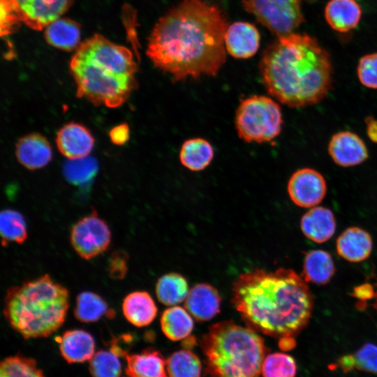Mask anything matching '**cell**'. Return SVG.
Wrapping results in <instances>:
<instances>
[{
  "mask_svg": "<svg viewBox=\"0 0 377 377\" xmlns=\"http://www.w3.org/2000/svg\"><path fill=\"white\" fill-rule=\"evenodd\" d=\"M227 17L205 0H181L154 25L147 55L174 81L216 75L226 60Z\"/></svg>",
  "mask_w": 377,
  "mask_h": 377,
  "instance_id": "cell-1",
  "label": "cell"
},
{
  "mask_svg": "<svg viewBox=\"0 0 377 377\" xmlns=\"http://www.w3.org/2000/svg\"><path fill=\"white\" fill-rule=\"evenodd\" d=\"M232 302L247 327L274 338L293 339L308 324L313 297L306 281L290 269H256L239 276Z\"/></svg>",
  "mask_w": 377,
  "mask_h": 377,
  "instance_id": "cell-2",
  "label": "cell"
},
{
  "mask_svg": "<svg viewBox=\"0 0 377 377\" xmlns=\"http://www.w3.org/2000/svg\"><path fill=\"white\" fill-rule=\"evenodd\" d=\"M259 71L267 92L290 108L317 104L332 87L330 56L307 34L277 37L263 51Z\"/></svg>",
  "mask_w": 377,
  "mask_h": 377,
  "instance_id": "cell-3",
  "label": "cell"
},
{
  "mask_svg": "<svg viewBox=\"0 0 377 377\" xmlns=\"http://www.w3.org/2000/svg\"><path fill=\"white\" fill-rule=\"evenodd\" d=\"M77 96L96 105L117 108L136 88L138 66L131 51L95 34L81 43L70 62Z\"/></svg>",
  "mask_w": 377,
  "mask_h": 377,
  "instance_id": "cell-4",
  "label": "cell"
},
{
  "mask_svg": "<svg viewBox=\"0 0 377 377\" xmlns=\"http://www.w3.org/2000/svg\"><path fill=\"white\" fill-rule=\"evenodd\" d=\"M69 292L49 274L10 286L3 313L11 327L24 339L47 337L64 324Z\"/></svg>",
  "mask_w": 377,
  "mask_h": 377,
  "instance_id": "cell-5",
  "label": "cell"
},
{
  "mask_svg": "<svg viewBox=\"0 0 377 377\" xmlns=\"http://www.w3.org/2000/svg\"><path fill=\"white\" fill-rule=\"evenodd\" d=\"M200 343L209 377H259L267 348L250 327L231 320L216 323Z\"/></svg>",
  "mask_w": 377,
  "mask_h": 377,
  "instance_id": "cell-6",
  "label": "cell"
},
{
  "mask_svg": "<svg viewBox=\"0 0 377 377\" xmlns=\"http://www.w3.org/2000/svg\"><path fill=\"white\" fill-rule=\"evenodd\" d=\"M282 124L280 105L266 96L246 98L236 110V130L239 137L246 142L272 141L280 134Z\"/></svg>",
  "mask_w": 377,
  "mask_h": 377,
  "instance_id": "cell-7",
  "label": "cell"
},
{
  "mask_svg": "<svg viewBox=\"0 0 377 377\" xmlns=\"http://www.w3.org/2000/svg\"><path fill=\"white\" fill-rule=\"evenodd\" d=\"M242 5L277 37L293 33L304 22L300 0H243Z\"/></svg>",
  "mask_w": 377,
  "mask_h": 377,
  "instance_id": "cell-8",
  "label": "cell"
},
{
  "mask_svg": "<svg viewBox=\"0 0 377 377\" xmlns=\"http://www.w3.org/2000/svg\"><path fill=\"white\" fill-rule=\"evenodd\" d=\"M111 231L97 212L79 219L72 226L70 242L76 253L84 260H91L107 251L111 243Z\"/></svg>",
  "mask_w": 377,
  "mask_h": 377,
  "instance_id": "cell-9",
  "label": "cell"
},
{
  "mask_svg": "<svg viewBox=\"0 0 377 377\" xmlns=\"http://www.w3.org/2000/svg\"><path fill=\"white\" fill-rule=\"evenodd\" d=\"M20 20L29 28L40 31L61 17L73 0H9Z\"/></svg>",
  "mask_w": 377,
  "mask_h": 377,
  "instance_id": "cell-10",
  "label": "cell"
},
{
  "mask_svg": "<svg viewBox=\"0 0 377 377\" xmlns=\"http://www.w3.org/2000/svg\"><path fill=\"white\" fill-rule=\"evenodd\" d=\"M288 193L297 206L309 208L317 206L327 193L323 175L315 169L304 168L295 171L288 182Z\"/></svg>",
  "mask_w": 377,
  "mask_h": 377,
  "instance_id": "cell-11",
  "label": "cell"
},
{
  "mask_svg": "<svg viewBox=\"0 0 377 377\" xmlns=\"http://www.w3.org/2000/svg\"><path fill=\"white\" fill-rule=\"evenodd\" d=\"M328 153L332 161L343 168L360 165L369 157L365 142L358 135L349 131H339L331 137Z\"/></svg>",
  "mask_w": 377,
  "mask_h": 377,
  "instance_id": "cell-12",
  "label": "cell"
},
{
  "mask_svg": "<svg viewBox=\"0 0 377 377\" xmlns=\"http://www.w3.org/2000/svg\"><path fill=\"white\" fill-rule=\"evenodd\" d=\"M56 143L61 154L68 159H77L89 156L94 148V138L82 124L70 122L59 130Z\"/></svg>",
  "mask_w": 377,
  "mask_h": 377,
  "instance_id": "cell-13",
  "label": "cell"
},
{
  "mask_svg": "<svg viewBox=\"0 0 377 377\" xmlns=\"http://www.w3.org/2000/svg\"><path fill=\"white\" fill-rule=\"evenodd\" d=\"M18 162L29 170H38L52 160V149L45 137L38 133H30L19 139L15 147Z\"/></svg>",
  "mask_w": 377,
  "mask_h": 377,
  "instance_id": "cell-14",
  "label": "cell"
},
{
  "mask_svg": "<svg viewBox=\"0 0 377 377\" xmlns=\"http://www.w3.org/2000/svg\"><path fill=\"white\" fill-rule=\"evenodd\" d=\"M226 51L238 59L253 56L260 45V34L253 24L236 22L229 25L225 36Z\"/></svg>",
  "mask_w": 377,
  "mask_h": 377,
  "instance_id": "cell-15",
  "label": "cell"
},
{
  "mask_svg": "<svg viewBox=\"0 0 377 377\" xmlns=\"http://www.w3.org/2000/svg\"><path fill=\"white\" fill-rule=\"evenodd\" d=\"M63 358L69 364L89 361L95 353L92 335L81 329L69 330L57 338Z\"/></svg>",
  "mask_w": 377,
  "mask_h": 377,
  "instance_id": "cell-16",
  "label": "cell"
},
{
  "mask_svg": "<svg viewBox=\"0 0 377 377\" xmlns=\"http://www.w3.org/2000/svg\"><path fill=\"white\" fill-rule=\"evenodd\" d=\"M221 301L215 288L207 283H199L188 292L185 308L197 320H208L219 313Z\"/></svg>",
  "mask_w": 377,
  "mask_h": 377,
  "instance_id": "cell-17",
  "label": "cell"
},
{
  "mask_svg": "<svg viewBox=\"0 0 377 377\" xmlns=\"http://www.w3.org/2000/svg\"><path fill=\"white\" fill-rule=\"evenodd\" d=\"M336 247L338 254L346 260L360 263L370 256L373 242L366 230L359 227H350L339 236Z\"/></svg>",
  "mask_w": 377,
  "mask_h": 377,
  "instance_id": "cell-18",
  "label": "cell"
},
{
  "mask_svg": "<svg viewBox=\"0 0 377 377\" xmlns=\"http://www.w3.org/2000/svg\"><path fill=\"white\" fill-rule=\"evenodd\" d=\"M124 377H168L166 360L156 350L148 348L140 353L124 355Z\"/></svg>",
  "mask_w": 377,
  "mask_h": 377,
  "instance_id": "cell-19",
  "label": "cell"
},
{
  "mask_svg": "<svg viewBox=\"0 0 377 377\" xmlns=\"http://www.w3.org/2000/svg\"><path fill=\"white\" fill-rule=\"evenodd\" d=\"M300 226L308 239L316 243H323L334 234L336 221L330 209L316 206L302 216Z\"/></svg>",
  "mask_w": 377,
  "mask_h": 377,
  "instance_id": "cell-20",
  "label": "cell"
},
{
  "mask_svg": "<svg viewBox=\"0 0 377 377\" xmlns=\"http://www.w3.org/2000/svg\"><path fill=\"white\" fill-rule=\"evenodd\" d=\"M362 9L355 0H330L325 8V17L334 30L345 33L355 29L360 20Z\"/></svg>",
  "mask_w": 377,
  "mask_h": 377,
  "instance_id": "cell-21",
  "label": "cell"
},
{
  "mask_svg": "<svg viewBox=\"0 0 377 377\" xmlns=\"http://www.w3.org/2000/svg\"><path fill=\"white\" fill-rule=\"evenodd\" d=\"M121 308L127 321L138 327L151 324L158 311L154 300L145 291H135L127 295Z\"/></svg>",
  "mask_w": 377,
  "mask_h": 377,
  "instance_id": "cell-22",
  "label": "cell"
},
{
  "mask_svg": "<svg viewBox=\"0 0 377 377\" xmlns=\"http://www.w3.org/2000/svg\"><path fill=\"white\" fill-rule=\"evenodd\" d=\"M45 29V39L49 45L66 51L79 46L80 27L75 21L59 17Z\"/></svg>",
  "mask_w": 377,
  "mask_h": 377,
  "instance_id": "cell-23",
  "label": "cell"
},
{
  "mask_svg": "<svg viewBox=\"0 0 377 377\" xmlns=\"http://www.w3.org/2000/svg\"><path fill=\"white\" fill-rule=\"evenodd\" d=\"M335 266L331 255L323 250L310 251L305 256L302 276L308 282L325 285L333 277Z\"/></svg>",
  "mask_w": 377,
  "mask_h": 377,
  "instance_id": "cell-24",
  "label": "cell"
},
{
  "mask_svg": "<svg viewBox=\"0 0 377 377\" xmlns=\"http://www.w3.org/2000/svg\"><path fill=\"white\" fill-rule=\"evenodd\" d=\"M114 315L105 300L95 293L83 291L76 297L74 316L82 323H94L103 317L112 318Z\"/></svg>",
  "mask_w": 377,
  "mask_h": 377,
  "instance_id": "cell-25",
  "label": "cell"
},
{
  "mask_svg": "<svg viewBox=\"0 0 377 377\" xmlns=\"http://www.w3.org/2000/svg\"><path fill=\"white\" fill-rule=\"evenodd\" d=\"M213 158L214 149L212 145L201 138L185 141L179 153L182 164L192 171L204 170L210 164Z\"/></svg>",
  "mask_w": 377,
  "mask_h": 377,
  "instance_id": "cell-26",
  "label": "cell"
},
{
  "mask_svg": "<svg viewBox=\"0 0 377 377\" xmlns=\"http://www.w3.org/2000/svg\"><path fill=\"white\" fill-rule=\"evenodd\" d=\"M162 332L169 339L179 341L186 338L193 328V321L187 311L180 306L165 309L161 318Z\"/></svg>",
  "mask_w": 377,
  "mask_h": 377,
  "instance_id": "cell-27",
  "label": "cell"
},
{
  "mask_svg": "<svg viewBox=\"0 0 377 377\" xmlns=\"http://www.w3.org/2000/svg\"><path fill=\"white\" fill-rule=\"evenodd\" d=\"M188 288L186 280L180 274L170 273L158 279L156 285L158 300L167 306L175 305L186 300Z\"/></svg>",
  "mask_w": 377,
  "mask_h": 377,
  "instance_id": "cell-28",
  "label": "cell"
},
{
  "mask_svg": "<svg viewBox=\"0 0 377 377\" xmlns=\"http://www.w3.org/2000/svg\"><path fill=\"white\" fill-rule=\"evenodd\" d=\"M0 232L3 246L13 242L23 244L27 239V223L23 215L18 211L6 209L0 214Z\"/></svg>",
  "mask_w": 377,
  "mask_h": 377,
  "instance_id": "cell-29",
  "label": "cell"
},
{
  "mask_svg": "<svg viewBox=\"0 0 377 377\" xmlns=\"http://www.w3.org/2000/svg\"><path fill=\"white\" fill-rule=\"evenodd\" d=\"M166 370L169 377H200L202 364L194 353L183 349L169 356Z\"/></svg>",
  "mask_w": 377,
  "mask_h": 377,
  "instance_id": "cell-30",
  "label": "cell"
},
{
  "mask_svg": "<svg viewBox=\"0 0 377 377\" xmlns=\"http://www.w3.org/2000/svg\"><path fill=\"white\" fill-rule=\"evenodd\" d=\"M338 364L345 372L358 369L377 374V346L366 343L354 354L341 357Z\"/></svg>",
  "mask_w": 377,
  "mask_h": 377,
  "instance_id": "cell-31",
  "label": "cell"
},
{
  "mask_svg": "<svg viewBox=\"0 0 377 377\" xmlns=\"http://www.w3.org/2000/svg\"><path fill=\"white\" fill-rule=\"evenodd\" d=\"M0 377H45L34 359L20 355L4 358L0 364Z\"/></svg>",
  "mask_w": 377,
  "mask_h": 377,
  "instance_id": "cell-32",
  "label": "cell"
},
{
  "mask_svg": "<svg viewBox=\"0 0 377 377\" xmlns=\"http://www.w3.org/2000/svg\"><path fill=\"white\" fill-rule=\"evenodd\" d=\"M98 163L91 156L77 159H68L63 167L66 179L74 185H84L95 177L98 171Z\"/></svg>",
  "mask_w": 377,
  "mask_h": 377,
  "instance_id": "cell-33",
  "label": "cell"
},
{
  "mask_svg": "<svg viewBox=\"0 0 377 377\" xmlns=\"http://www.w3.org/2000/svg\"><path fill=\"white\" fill-rule=\"evenodd\" d=\"M119 357L112 350L96 352L89 360V370L92 377H120L121 364Z\"/></svg>",
  "mask_w": 377,
  "mask_h": 377,
  "instance_id": "cell-34",
  "label": "cell"
},
{
  "mask_svg": "<svg viewBox=\"0 0 377 377\" xmlns=\"http://www.w3.org/2000/svg\"><path fill=\"white\" fill-rule=\"evenodd\" d=\"M261 372L263 377H295L297 365L293 357L277 352L266 355Z\"/></svg>",
  "mask_w": 377,
  "mask_h": 377,
  "instance_id": "cell-35",
  "label": "cell"
},
{
  "mask_svg": "<svg viewBox=\"0 0 377 377\" xmlns=\"http://www.w3.org/2000/svg\"><path fill=\"white\" fill-rule=\"evenodd\" d=\"M357 74L363 86L377 89V52L366 54L360 59Z\"/></svg>",
  "mask_w": 377,
  "mask_h": 377,
  "instance_id": "cell-36",
  "label": "cell"
},
{
  "mask_svg": "<svg viewBox=\"0 0 377 377\" xmlns=\"http://www.w3.org/2000/svg\"><path fill=\"white\" fill-rule=\"evenodd\" d=\"M21 22L9 0H1V34L8 36Z\"/></svg>",
  "mask_w": 377,
  "mask_h": 377,
  "instance_id": "cell-37",
  "label": "cell"
},
{
  "mask_svg": "<svg viewBox=\"0 0 377 377\" xmlns=\"http://www.w3.org/2000/svg\"><path fill=\"white\" fill-rule=\"evenodd\" d=\"M128 254L122 251H115L110 256L108 271L114 279H123L128 271Z\"/></svg>",
  "mask_w": 377,
  "mask_h": 377,
  "instance_id": "cell-38",
  "label": "cell"
},
{
  "mask_svg": "<svg viewBox=\"0 0 377 377\" xmlns=\"http://www.w3.org/2000/svg\"><path fill=\"white\" fill-rule=\"evenodd\" d=\"M130 131L128 124H121L113 127L109 132L112 142L117 145H123L129 139Z\"/></svg>",
  "mask_w": 377,
  "mask_h": 377,
  "instance_id": "cell-39",
  "label": "cell"
},
{
  "mask_svg": "<svg viewBox=\"0 0 377 377\" xmlns=\"http://www.w3.org/2000/svg\"><path fill=\"white\" fill-rule=\"evenodd\" d=\"M375 286H376V290H375V292L374 293V306L376 309V310L377 311V280H376V283L375 284Z\"/></svg>",
  "mask_w": 377,
  "mask_h": 377,
  "instance_id": "cell-40",
  "label": "cell"
}]
</instances>
